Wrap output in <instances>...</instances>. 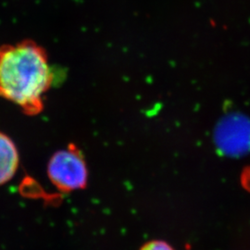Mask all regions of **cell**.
Masks as SVG:
<instances>
[{"instance_id": "obj_2", "label": "cell", "mask_w": 250, "mask_h": 250, "mask_svg": "<svg viewBox=\"0 0 250 250\" xmlns=\"http://www.w3.org/2000/svg\"><path fill=\"white\" fill-rule=\"evenodd\" d=\"M54 186L64 192L82 189L87 183V168L80 151L71 146L55 153L47 166Z\"/></svg>"}, {"instance_id": "obj_3", "label": "cell", "mask_w": 250, "mask_h": 250, "mask_svg": "<svg viewBox=\"0 0 250 250\" xmlns=\"http://www.w3.org/2000/svg\"><path fill=\"white\" fill-rule=\"evenodd\" d=\"M215 144L225 156L240 157L250 151V119L239 113L224 117L215 129Z\"/></svg>"}, {"instance_id": "obj_6", "label": "cell", "mask_w": 250, "mask_h": 250, "mask_svg": "<svg viewBox=\"0 0 250 250\" xmlns=\"http://www.w3.org/2000/svg\"><path fill=\"white\" fill-rule=\"evenodd\" d=\"M243 184L244 187L250 191V168L246 170V172L243 175Z\"/></svg>"}, {"instance_id": "obj_4", "label": "cell", "mask_w": 250, "mask_h": 250, "mask_svg": "<svg viewBox=\"0 0 250 250\" xmlns=\"http://www.w3.org/2000/svg\"><path fill=\"white\" fill-rule=\"evenodd\" d=\"M19 166V154L15 144L0 133V186L12 178Z\"/></svg>"}, {"instance_id": "obj_5", "label": "cell", "mask_w": 250, "mask_h": 250, "mask_svg": "<svg viewBox=\"0 0 250 250\" xmlns=\"http://www.w3.org/2000/svg\"><path fill=\"white\" fill-rule=\"evenodd\" d=\"M140 250H174L166 242L155 240L146 243Z\"/></svg>"}, {"instance_id": "obj_1", "label": "cell", "mask_w": 250, "mask_h": 250, "mask_svg": "<svg viewBox=\"0 0 250 250\" xmlns=\"http://www.w3.org/2000/svg\"><path fill=\"white\" fill-rule=\"evenodd\" d=\"M52 73L45 50L32 41L0 49V97L28 114L39 113L49 89Z\"/></svg>"}]
</instances>
